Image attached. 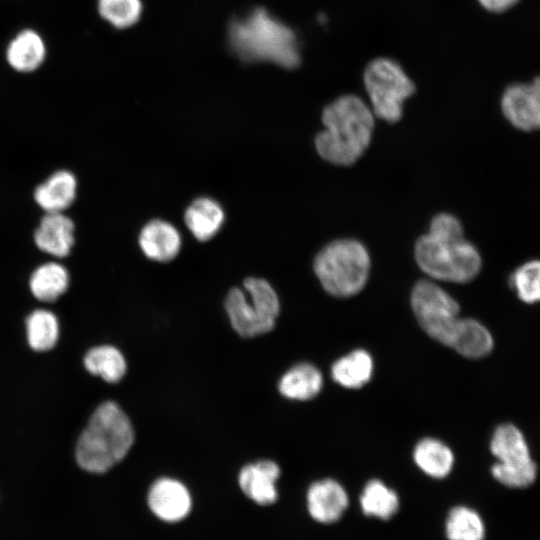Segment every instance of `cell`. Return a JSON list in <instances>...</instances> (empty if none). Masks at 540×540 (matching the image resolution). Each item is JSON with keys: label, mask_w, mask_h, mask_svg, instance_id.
<instances>
[{"label": "cell", "mask_w": 540, "mask_h": 540, "mask_svg": "<svg viewBox=\"0 0 540 540\" xmlns=\"http://www.w3.org/2000/svg\"><path fill=\"white\" fill-rule=\"evenodd\" d=\"M414 256L419 268L439 281L470 282L482 266L478 249L464 237L462 223L447 212L432 218L428 232L415 243Z\"/></svg>", "instance_id": "1"}, {"label": "cell", "mask_w": 540, "mask_h": 540, "mask_svg": "<svg viewBox=\"0 0 540 540\" xmlns=\"http://www.w3.org/2000/svg\"><path fill=\"white\" fill-rule=\"evenodd\" d=\"M324 129L315 137L321 158L337 166L356 163L370 145L375 116L362 98L346 94L328 104L321 115Z\"/></svg>", "instance_id": "2"}, {"label": "cell", "mask_w": 540, "mask_h": 540, "mask_svg": "<svg viewBox=\"0 0 540 540\" xmlns=\"http://www.w3.org/2000/svg\"><path fill=\"white\" fill-rule=\"evenodd\" d=\"M228 43L244 62H271L287 69L300 63L296 34L264 8L232 20Z\"/></svg>", "instance_id": "3"}, {"label": "cell", "mask_w": 540, "mask_h": 540, "mask_svg": "<svg viewBox=\"0 0 540 540\" xmlns=\"http://www.w3.org/2000/svg\"><path fill=\"white\" fill-rule=\"evenodd\" d=\"M134 442V429L121 407L106 401L91 415L75 448L77 464L90 473H105L120 462Z\"/></svg>", "instance_id": "4"}, {"label": "cell", "mask_w": 540, "mask_h": 540, "mask_svg": "<svg viewBox=\"0 0 540 540\" xmlns=\"http://www.w3.org/2000/svg\"><path fill=\"white\" fill-rule=\"evenodd\" d=\"M371 259L366 246L351 238L336 239L315 256L314 272L324 290L335 297H351L366 285Z\"/></svg>", "instance_id": "5"}, {"label": "cell", "mask_w": 540, "mask_h": 540, "mask_svg": "<svg viewBox=\"0 0 540 540\" xmlns=\"http://www.w3.org/2000/svg\"><path fill=\"white\" fill-rule=\"evenodd\" d=\"M244 291L232 288L225 299V309L233 329L242 337H254L273 329L279 315L278 295L262 278L245 279Z\"/></svg>", "instance_id": "6"}, {"label": "cell", "mask_w": 540, "mask_h": 540, "mask_svg": "<svg viewBox=\"0 0 540 540\" xmlns=\"http://www.w3.org/2000/svg\"><path fill=\"white\" fill-rule=\"evenodd\" d=\"M363 81L374 116L388 123L399 121L404 101L415 92L400 64L385 57L374 59L367 65Z\"/></svg>", "instance_id": "7"}, {"label": "cell", "mask_w": 540, "mask_h": 540, "mask_svg": "<svg viewBox=\"0 0 540 540\" xmlns=\"http://www.w3.org/2000/svg\"><path fill=\"white\" fill-rule=\"evenodd\" d=\"M490 450L497 458L491 468L497 481L511 488H524L535 481L536 464L523 433L515 425H499L492 435Z\"/></svg>", "instance_id": "8"}, {"label": "cell", "mask_w": 540, "mask_h": 540, "mask_svg": "<svg viewBox=\"0 0 540 540\" xmlns=\"http://www.w3.org/2000/svg\"><path fill=\"white\" fill-rule=\"evenodd\" d=\"M411 306L421 328L448 346L460 320L458 302L432 279H420L412 289Z\"/></svg>", "instance_id": "9"}, {"label": "cell", "mask_w": 540, "mask_h": 540, "mask_svg": "<svg viewBox=\"0 0 540 540\" xmlns=\"http://www.w3.org/2000/svg\"><path fill=\"white\" fill-rule=\"evenodd\" d=\"M505 119L523 132L540 130V75L528 83L508 85L500 100Z\"/></svg>", "instance_id": "10"}, {"label": "cell", "mask_w": 540, "mask_h": 540, "mask_svg": "<svg viewBox=\"0 0 540 540\" xmlns=\"http://www.w3.org/2000/svg\"><path fill=\"white\" fill-rule=\"evenodd\" d=\"M148 505L159 519L177 522L189 514L192 501L184 484L175 479L160 478L149 490Z\"/></svg>", "instance_id": "11"}, {"label": "cell", "mask_w": 540, "mask_h": 540, "mask_svg": "<svg viewBox=\"0 0 540 540\" xmlns=\"http://www.w3.org/2000/svg\"><path fill=\"white\" fill-rule=\"evenodd\" d=\"M348 506L345 489L333 479L314 482L307 492V508L311 517L320 523L337 521Z\"/></svg>", "instance_id": "12"}, {"label": "cell", "mask_w": 540, "mask_h": 540, "mask_svg": "<svg viewBox=\"0 0 540 540\" xmlns=\"http://www.w3.org/2000/svg\"><path fill=\"white\" fill-rule=\"evenodd\" d=\"M279 466L271 460H261L244 466L239 473V486L243 493L260 505L272 504L277 499L276 481Z\"/></svg>", "instance_id": "13"}, {"label": "cell", "mask_w": 540, "mask_h": 540, "mask_svg": "<svg viewBox=\"0 0 540 540\" xmlns=\"http://www.w3.org/2000/svg\"><path fill=\"white\" fill-rule=\"evenodd\" d=\"M139 246L151 260L167 262L181 249L179 231L169 222L155 219L144 225L139 234Z\"/></svg>", "instance_id": "14"}, {"label": "cell", "mask_w": 540, "mask_h": 540, "mask_svg": "<svg viewBox=\"0 0 540 540\" xmlns=\"http://www.w3.org/2000/svg\"><path fill=\"white\" fill-rule=\"evenodd\" d=\"M34 240L43 252L65 257L74 244V223L63 213H46L35 231Z\"/></svg>", "instance_id": "15"}, {"label": "cell", "mask_w": 540, "mask_h": 540, "mask_svg": "<svg viewBox=\"0 0 540 540\" xmlns=\"http://www.w3.org/2000/svg\"><path fill=\"white\" fill-rule=\"evenodd\" d=\"M76 188L75 176L69 171L61 170L35 189L34 198L46 213H62L73 203Z\"/></svg>", "instance_id": "16"}, {"label": "cell", "mask_w": 540, "mask_h": 540, "mask_svg": "<svg viewBox=\"0 0 540 540\" xmlns=\"http://www.w3.org/2000/svg\"><path fill=\"white\" fill-rule=\"evenodd\" d=\"M224 219L221 205L209 197L195 199L184 214L186 226L199 241L213 238L222 227Z\"/></svg>", "instance_id": "17"}, {"label": "cell", "mask_w": 540, "mask_h": 540, "mask_svg": "<svg viewBox=\"0 0 540 540\" xmlns=\"http://www.w3.org/2000/svg\"><path fill=\"white\" fill-rule=\"evenodd\" d=\"M448 347L467 358H481L491 352L493 338L488 329L477 320L460 318Z\"/></svg>", "instance_id": "18"}, {"label": "cell", "mask_w": 540, "mask_h": 540, "mask_svg": "<svg viewBox=\"0 0 540 540\" xmlns=\"http://www.w3.org/2000/svg\"><path fill=\"white\" fill-rule=\"evenodd\" d=\"M322 385L321 372L312 364L300 363L282 376L279 391L286 398L303 401L315 397Z\"/></svg>", "instance_id": "19"}, {"label": "cell", "mask_w": 540, "mask_h": 540, "mask_svg": "<svg viewBox=\"0 0 540 540\" xmlns=\"http://www.w3.org/2000/svg\"><path fill=\"white\" fill-rule=\"evenodd\" d=\"M373 361L370 354L357 349L339 358L331 368V375L339 385L355 389L365 385L371 378Z\"/></svg>", "instance_id": "20"}, {"label": "cell", "mask_w": 540, "mask_h": 540, "mask_svg": "<svg viewBox=\"0 0 540 540\" xmlns=\"http://www.w3.org/2000/svg\"><path fill=\"white\" fill-rule=\"evenodd\" d=\"M413 458L416 465L433 478L446 477L454 464L451 449L434 438L420 440L414 448Z\"/></svg>", "instance_id": "21"}, {"label": "cell", "mask_w": 540, "mask_h": 540, "mask_svg": "<svg viewBox=\"0 0 540 540\" xmlns=\"http://www.w3.org/2000/svg\"><path fill=\"white\" fill-rule=\"evenodd\" d=\"M29 285L35 298L44 302H52L67 290L69 274L66 268L59 263H45L32 273Z\"/></svg>", "instance_id": "22"}, {"label": "cell", "mask_w": 540, "mask_h": 540, "mask_svg": "<svg viewBox=\"0 0 540 540\" xmlns=\"http://www.w3.org/2000/svg\"><path fill=\"white\" fill-rule=\"evenodd\" d=\"M86 370L108 383H117L126 372V361L122 353L111 345L90 349L83 359Z\"/></svg>", "instance_id": "23"}, {"label": "cell", "mask_w": 540, "mask_h": 540, "mask_svg": "<svg viewBox=\"0 0 540 540\" xmlns=\"http://www.w3.org/2000/svg\"><path fill=\"white\" fill-rule=\"evenodd\" d=\"M45 47L40 36L34 31L20 33L9 45L7 59L10 65L21 72L36 69L43 61Z\"/></svg>", "instance_id": "24"}, {"label": "cell", "mask_w": 540, "mask_h": 540, "mask_svg": "<svg viewBox=\"0 0 540 540\" xmlns=\"http://www.w3.org/2000/svg\"><path fill=\"white\" fill-rule=\"evenodd\" d=\"M360 504L365 515L387 520L397 512L399 498L395 491L382 481L373 479L365 485Z\"/></svg>", "instance_id": "25"}, {"label": "cell", "mask_w": 540, "mask_h": 540, "mask_svg": "<svg viewBox=\"0 0 540 540\" xmlns=\"http://www.w3.org/2000/svg\"><path fill=\"white\" fill-rule=\"evenodd\" d=\"M29 346L38 352L52 349L59 337L57 317L49 310L38 309L26 319Z\"/></svg>", "instance_id": "26"}, {"label": "cell", "mask_w": 540, "mask_h": 540, "mask_svg": "<svg viewBox=\"0 0 540 540\" xmlns=\"http://www.w3.org/2000/svg\"><path fill=\"white\" fill-rule=\"evenodd\" d=\"M445 531L448 540H483L485 526L480 515L466 506L450 510Z\"/></svg>", "instance_id": "27"}, {"label": "cell", "mask_w": 540, "mask_h": 540, "mask_svg": "<svg viewBox=\"0 0 540 540\" xmlns=\"http://www.w3.org/2000/svg\"><path fill=\"white\" fill-rule=\"evenodd\" d=\"M509 284L524 303L540 302V260H529L518 266L510 274Z\"/></svg>", "instance_id": "28"}, {"label": "cell", "mask_w": 540, "mask_h": 540, "mask_svg": "<svg viewBox=\"0 0 540 540\" xmlns=\"http://www.w3.org/2000/svg\"><path fill=\"white\" fill-rule=\"evenodd\" d=\"M100 15L116 28L135 24L142 13L140 0H99Z\"/></svg>", "instance_id": "29"}, {"label": "cell", "mask_w": 540, "mask_h": 540, "mask_svg": "<svg viewBox=\"0 0 540 540\" xmlns=\"http://www.w3.org/2000/svg\"><path fill=\"white\" fill-rule=\"evenodd\" d=\"M480 5L493 13H502L514 7L520 0H478Z\"/></svg>", "instance_id": "30"}]
</instances>
